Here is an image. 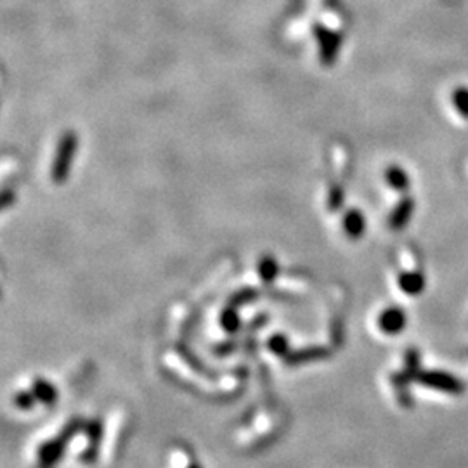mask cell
<instances>
[{
  "instance_id": "9a60e30c",
  "label": "cell",
  "mask_w": 468,
  "mask_h": 468,
  "mask_svg": "<svg viewBox=\"0 0 468 468\" xmlns=\"http://www.w3.org/2000/svg\"><path fill=\"white\" fill-rule=\"evenodd\" d=\"M186 468H203V467H202V465H200V463H196V461H193V463L187 465Z\"/></svg>"
},
{
  "instance_id": "9c48e42d",
  "label": "cell",
  "mask_w": 468,
  "mask_h": 468,
  "mask_svg": "<svg viewBox=\"0 0 468 468\" xmlns=\"http://www.w3.org/2000/svg\"><path fill=\"white\" fill-rule=\"evenodd\" d=\"M408 380H417V377L420 375V354H418L417 349H410L406 352V370L401 371Z\"/></svg>"
},
{
  "instance_id": "277c9868",
  "label": "cell",
  "mask_w": 468,
  "mask_h": 468,
  "mask_svg": "<svg viewBox=\"0 0 468 468\" xmlns=\"http://www.w3.org/2000/svg\"><path fill=\"white\" fill-rule=\"evenodd\" d=\"M378 323H380L382 331L388 333V335H397L406 328V314L401 309L390 307L380 316Z\"/></svg>"
},
{
  "instance_id": "3957f363",
  "label": "cell",
  "mask_w": 468,
  "mask_h": 468,
  "mask_svg": "<svg viewBox=\"0 0 468 468\" xmlns=\"http://www.w3.org/2000/svg\"><path fill=\"white\" fill-rule=\"evenodd\" d=\"M84 434L87 437V447L80 453L82 463L94 465L99 458V451H101V443H103L104 436V425L101 418H92L87 420L84 425Z\"/></svg>"
},
{
  "instance_id": "5b68a950",
  "label": "cell",
  "mask_w": 468,
  "mask_h": 468,
  "mask_svg": "<svg viewBox=\"0 0 468 468\" xmlns=\"http://www.w3.org/2000/svg\"><path fill=\"white\" fill-rule=\"evenodd\" d=\"M32 390L33 394H35V397H37L42 404H45V406H52V404L58 401V388H56L51 382L45 380V378H35V382H33L32 385Z\"/></svg>"
},
{
  "instance_id": "4fadbf2b",
  "label": "cell",
  "mask_w": 468,
  "mask_h": 468,
  "mask_svg": "<svg viewBox=\"0 0 468 468\" xmlns=\"http://www.w3.org/2000/svg\"><path fill=\"white\" fill-rule=\"evenodd\" d=\"M323 355H325V352H323V349H319V351L296 352V354H293L292 358L288 359V362H293V364H296V362L309 361V359H318V358H323Z\"/></svg>"
},
{
  "instance_id": "7c38bea8",
  "label": "cell",
  "mask_w": 468,
  "mask_h": 468,
  "mask_svg": "<svg viewBox=\"0 0 468 468\" xmlns=\"http://www.w3.org/2000/svg\"><path fill=\"white\" fill-rule=\"evenodd\" d=\"M345 224H347L349 231H351V234H354V236H358V234H361L362 231H364V219H362L361 213L358 212L349 213V217L345 219Z\"/></svg>"
},
{
  "instance_id": "6da1fadb",
  "label": "cell",
  "mask_w": 468,
  "mask_h": 468,
  "mask_svg": "<svg viewBox=\"0 0 468 468\" xmlns=\"http://www.w3.org/2000/svg\"><path fill=\"white\" fill-rule=\"evenodd\" d=\"M84 420L73 418L61 428L58 436L40 444L37 451V468H56V465L65 456L66 446L75 439L78 432L84 430Z\"/></svg>"
},
{
  "instance_id": "7a4b0ae2",
  "label": "cell",
  "mask_w": 468,
  "mask_h": 468,
  "mask_svg": "<svg viewBox=\"0 0 468 468\" xmlns=\"http://www.w3.org/2000/svg\"><path fill=\"white\" fill-rule=\"evenodd\" d=\"M417 382L425 387L436 388V390L446 392L451 395H460L465 390L463 382L458 380L451 373H446V371H420Z\"/></svg>"
},
{
  "instance_id": "8fae6325",
  "label": "cell",
  "mask_w": 468,
  "mask_h": 468,
  "mask_svg": "<svg viewBox=\"0 0 468 468\" xmlns=\"http://www.w3.org/2000/svg\"><path fill=\"white\" fill-rule=\"evenodd\" d=\"M12 401H14L16 408H19V410L23 411H28L33 410V406H35V403H37L38 399L35 397L33 390H19Z\"/></svg>"
},
{
  "instance_id": "8992f818",
  "label": "cell",
  "mask_w": 468,
  "mask_h": 468,
  "mask_svg": "<svg viewBox=\"0 0 468 468\" xmlns=\"http://www.w3.org/2000/svg\"><path fill=\"white\" fill-rule=\"evenodd\" d=\"M399 286L408 293V295H420L425 290V276L421 272H406L399 278Z\"/></svg>"
},
{
  "instance_id": "52a82bcc",
  "label": "cell",
  "mask_w": 468,
  "mask_h": 468,
  "mask_svg": "<svg viewBox=\"0 0 468 468\" xmlns=\"http://www.w3.org/2000/svg\"><path fill=\"white\" fill-rule=\"evenodd\" d=\"M413 210H414L413 200H411V198L403 200V202L397 205V209L394 210V213H392L390 217L392 227H394V229H403L408 224V220L411 219V215H413Z\"/></svg>"
},
{
  "instance_id": "ba28073f",
  "label": "cell",
  "mask_w": 468,
  "mask_h": 468,
  "mask_svg": "<svg viewBox=\"0 0 468 468\" xmlns=\"http://www.w3.org/2000/svg\"><path fill=\"white\" fill-rule=\"evenodd\" d=\"M387 183L394 189L406 191L410 187V177L401 167H390V169H387Z\"/></svg>"
},
{
  "instance_id": "30bf717a",
  "label": "cell",
  "mask_w": 468,
  "mask_h": 468,
  "mask_svg": "<svg viewBox=\"0 0 468 468\" xmlns=\"http://www.w3.org/2000/svg\"><path fill=\"white\" fill-rule=\"evenodd\" d=\"M453 104L458 113L468 120V89L460 87L453 92Z\"/></svg>"
},
{
  "instance_id": "5bb4252c",
  "label": "cell",
  "mask_w": 468,
  "mask_h": 468,
  "mask_svg": "<svg viewBox=\"0 0 468 468\" xmlns=\"http://www.w3.org/2000/svg\"><path fill=\"white\" fill-rule=\"evenodd\" d=\"M269 347H271V351L274 352V354H285V352L288 351L286 338L281 337V335H278V337L272 338V340L269 342Z\"/></svg>"
}]
</instances>
